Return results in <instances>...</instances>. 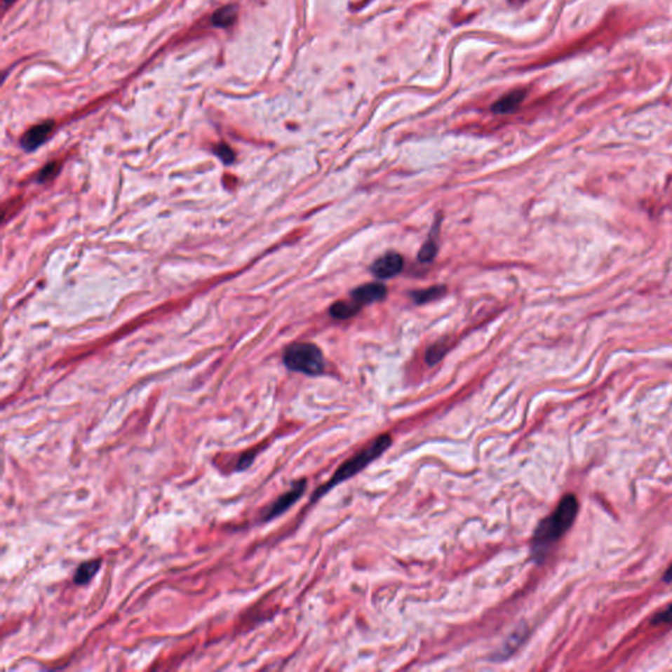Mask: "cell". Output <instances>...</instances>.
<instances>
[{
  "label": "cell",
  "instance_id": "obj_1",
  "mask_svg": "<svg viewBox=\"0 0 672 672\" xmlns=\"http://www.w3.org/2000/svg\"><path fill=\"white\" fill-rule=\"evenodd\" d=\"M578 509L579 506L575 495H565L557 509L539 524L530 544L532 558L537 563H541L546 558L550 549L570 530L572 523L577 519Z\"/></svg>",
  "mask_w": 672,
  "mask_h": 672
},
{
  "label": "cell",
  "instance_id": "obj_2",
  "mask_svg": "<svg viewBox=\"0 0 672 672\" xmlns=\"http://www.w3.org/2000/svg\"><path fill=\"white\" fill-rule=\"evenodd\" d=\"M391 444H393V438L387 434L375 438L368 445L367 448L360 450L352 459H348L340 468L337 469L335 474L332 476V478L330 479L325 486L316 490L311 502H316V499L322 498L323 495H326L330 490L334 489L339 483L355 477L363 469L367 468L369 464H372L375 459H377L379 456H382L387 449L391 447Z\"/></svg>",
  "mask_w": 672,
  "mask_h": 672
},
{
  "label": "cell",
  "instance_id": "obj_3",
  "mask_svg": "<svg viewBox=\"0 0 672 672\" xmlns=\"http://www.w3.org/2000/svg\"><path fill=\"white\" fill-rule=\"evenodd\" d=\"M284 364L290 370L307 376H318L325 370V358L321 349L311 343H295L286 348Z\"/></svg>",
  "mask_w": 672,
  "mask_h": 672
},
{
  "label": "cell",
  "instance_id": "obj_4",
  "mask_svg": "<svg viewBox=\"0 0 672 672\" xmlns=\"http://www.w3.org/2000/svg\"><path fill=\"white\" fill-rule=\"evenodd\" d=\"M306 486H307V481H306V479H300V481H297L295 483H293L292 489L289 490V491H286L285 494H283L278 499L272 503V506H271L269 509L265 511L264 513H263V521L267 523V521L276 519L277 516L283 515L285 511L290 509V507L295 504V502L304 495Z\"/></svg>",
  "mask_w": 672,
  "mask_h": 672
},
{
  "label": "cell",
  "instance_id": "obj_5",
  "mask_svg": "<svg viewBox=\"0 0 672 672\" xmlns=\"http://www.w3.org/2000/svg\"><path fill=\"white\" fill-rule=\"evenodd\" d=\"M402 256L397 253H387L372 264V272L375 276H377L378 278H390L393 276H397L402 271Z\"/></svg>",
  "mask_w": 672,
  "mask_h": 672
},
{
  "label": "cell",
  "instance_id": "obj_6",
  "mask_svg": "<svg viewBox=\"0 0 672 672\" xmlns=\"http://www.w3.org/2000/svg\"><path fill=\"white\" fill-rule=\"evenodd\" d=\"M53 129H54L53 121H46V123H39V125L33 126L21 138V146L28 152L36 150L40 145L48 140V137L51 135Z\"/></svg>",
  "mask_w": 672,
  "mask_h": 672
},
{
  "label": "cell",
  "instance_id": "obj_7",
  "mask_svg": "<svg viewBox=\"0 0 672 672\" xmlns=\"http://www.w3.org/2000/svg\"><path fill=\"white\" fill-rule=\"evenodd\" d=\"M387 286L375 283V284L358 286L351 293V297L360 305H368V304L384 300L387 297Z\"/></svg>",
  "mask_w": 672,
  "mask_h": 672
},
{
  "label": "cell",
  "instance_id": "obj_8",
  "mask_svg": "<svg viewBox=\"0 0 672 672\" xmlns=\"http://www.w3.org/2000/svg\"><path fill=\"white\" fill-rule=\"evenodd\" d=\"M525 96H527V91L523 88L509 92L504 96H502L498 102H494L492 112L497 114L513 113L521 105V102H524Z\"/></svg>",
  "mask_w": 672,
  "mask_h": 672
},
{
  "label": "cell",
  "instance_id": "obj_9",
  "mask_svg": "<svg viewBox=\"0 0 672 672\" xmlns=\"http://www.w3.org/2000/svg\"><path fill=\"white\" fill-rule=\"evenodd\" d=\"M102 567V560H90L83 562L74 574V582L79 586L87 584L95 578Z\"/></svg>",
  "mask_w": 672,
  "mask_h": 672
},
{
  "label": "cell",
  "instance_id": "obj_10",
  "mask_svg": "<svg viewBox=\"0 0 672 672\" xmlns=\"http://www.w3.org/2000/svg\"><path fill=\"white\" fill-rule=\"evenodd\" d=\"M238 16V8L234 4H227L215 11L212 16V24L217 28H229L234 24Z\"/></svg>",
  "mask_w": 672,
  "mask_h": 672
},
{
  "label": "cell",
  "instance_id": "obj_11",
  "mask_svg": "<svg viewBox=\"0 0 672 672\" xmlns=\"http://www.w3.org/2000/svg\"><path fill=\"white\" fill-rule=\"evenodd\" d=\"M528 634V629L527 628H523V629H518L515 631L511 637H509L507 642L504 643V647L502 649V652H498L497 655V661L499 659H507L509 657H511L513 652H516L519 649L520 645L524 642L525 637Z\"/></svg>",
  "mask_w": 672,
  "mask_h": 672
},
{
  "label": "cell",
  "instance_id": "obj_12",
  "mask_svg": "<svg viewBox=\"0 0 672 672\" xmlns=\"http://www.w3.org/2000/svg\"><path fill=\"white\" fill-rule=\"evenodd\" d=\"M361 305L357 304L356 301H339L330 307L331 316L336 319H348L351 316H356L360 311Z\"/></svg>",
  "mask_w": 672,
  "mask_h": 672
},
{
  "label": "cell",
  "instance_id": "obj_13",
  "mask_svg": "<svg viewBox=\"0 0 672 672\" xmlns=\"http://www.w3.org/2000/svg\"><path fill=\"white\" fill-rule=\"evenodd\" d=\"M445 288L444 286H434V288H429V289H426V290H420V292H417L414 295V300L415 302L418 304H426V302H429V301H434L436 298H440L441 295L445 293Z\"/></svg>",
  "mask_w": 672,
  "mask_h": 672
},
{
  "label": "cell",
  "instance_id": "obj_14",
  "mask_svg": "<svg viewBox=\"0 0 672 672\" xmlns=\"http://www.w3.org/2000/svg\"><path fill=\"white\" fill-rule=\"evenodd\" d=\"M436 254H438V245H436V242L431 238V239H429L428 242H426V243L423 245V247H422V250H420V253H419V260L423 262V263H427V262H431Z\"/></svg>",
  "mask_w": 672,
  "mask_h": 672
},
{
  "label": "cell",
  "instance_id": "obj_15",
  "mask_svg": "<svg viewBox=\"0 0 672 672\" xmlns=\"http://www.w3.org/2000/svg\"><path fill=\"white\" fill-rule=\"evenodd\" d=\"M445 354V347L434 346L428 349L427 363L429 365L436 364Z\"/></svg>",
  "mask_w": 672,
  "mask_h": 672
},
{
  "label": "cell",
  "instance_id": "obj_16",
  "mask_svg": "<svg viewBox=\"0 0 672 672\" xmlns=\"http://www.w3.org/2000/svg\"><path fill=\"white\" fill-rule=\"evenodd\" d=\"M215 153H217V155H218L226 164L231 163V162L234 161V153H233V150H231L227 145H224V143L218 145V146L215 147Z\"/></svg>",
  "mask_w": 672,
  "mask_h": 672
},
{
  "label": "cell",
  "instance_id": "obj_17",
  "mask_svg": "<svg viewBox=\"0 0 672 672\" xmlns=\"http://www.w3.org/2000/svg\"><path fill=\"white\" fill-rule=\"evenodd\" d=\"M652 624L661 625V624H672V604H670L666 610L657 613L652 617Z\"/></svg>",
  "mask_w": 672,
  "mask_h": 672
},
{
  "label": "cell",
  "instance_id": "obj_18",
  "mask_svg": "<svg viewBox=\"0 0 672 672\" xmlns=\"http://www.w3.org/2000/svg\"><path fill=\"white\" fill-rule=\"evenodd\" d=\"M255 453H246L243 455L241 459L238 461V466H236V470H245V469L248 468L253 461H254Z\"/></svg>",
  "mask_w": 672,
  "mask_h": 672
},
{
  "label": "cell",
  "instance_id": "obj_19",
  "mask_svg": "<svg viewBox=\"0 0 672 672\" xmlns=\"http://www.w3.org/2000/svg\"><path fill=\"white\" fill-rule=\"evenodd\" d=\"M663 581L667 582V583H671L672 582V565L668 567V570L666 571L664 577H663Z\"/></svg>",
  "mask_w": 672,
  "mask_h": 672
},
{
  "label": "cell",
  "instance_id": "obj_20",
  "mask_svg": "<svg viewBox=\"0 0 672 672\" xmlns=\"http://www.w3.org/2000/svg\"><path fill=\"white\" fill-rule=\"evenodd\" d=\"M13 1H15V0H4V4H7V6H8V4H12Z\"/></svg>",
  "mask_w": 672,
  "mask_h": 672
}]
</instances>
